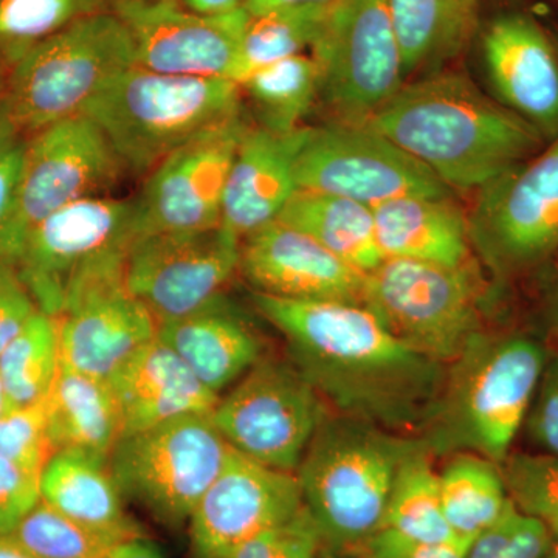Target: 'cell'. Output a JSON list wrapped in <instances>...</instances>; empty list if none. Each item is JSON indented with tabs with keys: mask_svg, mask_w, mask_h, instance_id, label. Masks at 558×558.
Wrapping results in <instances>:
<instances>
[{
	"mask_svg": "<svg viewBox=\"0 0 558 558\" xmlns=\"http://www.w3.org/2000/svg\"><path fill=\"white\" fill-rule=\"evenodd\" d=\"M253 303L288 340L295 366L340 416L422 435L447 366L403 343L362 304L255 292Z\"/></svg>",
	"mask_w": 558,
	"mask_h": 558,
	"instance_id": "obj_1",
	"label": "cell"
},
{
	"mask_svg": "<svg viewBox=\"0 0 558 558\" xmlns=\"http://www.w3.org/2000/svg\"><path fill=\"white\" fill-rule=\"evenodd\" d=\"M363 124L421 161L450 190H480L546 143L531 124L458 72L403 84Z\"/></svg>",
	"mask_w": 558,
	"mask_h": 558,
	"instance_id": "obj_2",
	"label": "cell"
},
{
	"mask_svg": "<svg viewBox=\"0 0 558 558\" xmlns=\"http://www.w3.org/2000/svg\"><path fill=\"white\" fill-rule=\"evenodd\" d=\"M425 449L421 436L359 418L323 421L295 473L325 550L355 556L381 531L400 468Z\"/></svg>",
	"mask_w": 558,
	"mask_h": 558,
	"instance_id": "obj_3",
	"label": "cell"
},
{
	"mask_svg": "<svg viewBox=\"0 0 558 558\" xmlns=\"http://www.w3.org/2000/svg\"><path fill=\"white\" fill-rule=\"evenodd\" d=\"M548 357V349L524 333H478L447 365L438 407L421 436L429 453L468 451L501 464L523 428Z\"/></svg>",
	"mask_w": 558,
	"mask_h": 558,
	"instance_id": "obj_4",
	"label": "cell"
},
{
	"mask_svg": "<svg viewBox=\"0 0 558 558\" xmlns=\"http://www.w3.org/2000/svg\"><path fill=\"white\" fill-rule=\"evenodd\" d=\"M124 171L148 175L202 132L242 113L241 84L157 73L134 65L109 81L86 110Z\"/></svg>",
	"mask_w": 558,
	"mask_h": 558,
	"instance_id": "obj_5",
	"label": "cell"
},
{
	"mask_svg": "<svg viewBox=\"0 0 558 558\" xmlns=\"http://www.w3.org/2000/svg\"><path fill=\"white\" fill-rule=\"evenodd\" d=\"M135 51L112 10L73 22L43 40L7 72L3 98L22 135L81 116L92 98L124 70Z\"/></svg>",
	"mask_w": 558,
	"mask_h": 558,
	"instance_id": "obj_6",
	"label": "cell"
},
{
	"mask_svg": "<svg viewBox=\"0 0 558 558\" xmlns=\"http://www.w3.org/2000/svg\"><path fill=\"white\" fill-rule=\"evenodd\" d=\"M484 295L473 258L461 266L385 258L366 274L363 306L403 343L447 366L483 332Z\"/></svg>",
	"mask_w": 558,
	"mask_h": 558,
	"instance_id": "obj_7",
	"label": "cell"
},
{
	"mask_svg": "<svg viewBox=\"0 0 558 558\" xmlns=\"http://www.w3.org/2000/svg\"><path fill=\"white\" fill-rule=\"evenodd\" d=\"M231 447L211 414H191L123 436L109 457L124 498L170 529L189 526Z\"/></svg>",
	"mask_w": 558,
	"mask_h": 558,
	"instance_id": "obj_8",
	"label": "cell"
},
{
	"mask_svg": "<svg viewBox=\"0 0 558 558\" xmlns=\"http://www.w3.org/2000/svg\"><path fill=\"white\" fill-rule=\"evenodd\" d=\"M138 234L137 197H86L35 227L14 266L38 310L60 318L72 289L92 275L124 263Z\"/></svg>",
	"mask_w": 558,
	"mask_h": 558,
	"instance_id": "obj_9",
	"label": "cell"
},
{
	"mask_svg": "<svg viewBox=\"0 0 558 558\" xmlns=\"http://www.w3.org/2000/svg\"><path fill=\"white\" fill-rule=\"evenodd\" d=\"M123 171L109 140L86 113L25 137L16 207L0 236V259L16 263L25 238L44 219L73 202L101 196Z\"/></svg>",
	"mask_w": 558,
	"mask_h": 558,
	"instance_id": "obj_10",
	"label": "cell"
},
{
	"mask_svg": "<svg viewBox=\"0 0 558 558\" xmlns=\"http://www.w3.org/2000/svg\"><path fill=\"white\" fill-rule=\"evenodd\" d=\"M472 245L499 277H519L558 255V138L478 190Z\"/></svg>",
	"mask_w": 558,
	"mask_h": 558,
	"instance_id": "obj_11",
	"label": "cell"
},
{
	"mask_svg": "<svg viewBox=\"0 0 558 558\" xmlns=\"http://www.w3.org/2000/svg\"><path fill=\"white\" fill-rule=\"evenodd\" d=\"M328 405L295 365L260 359L211 411L231 449L266 468L296 472Z\"/></svg>",
	"mask_w": 558,
	"mask_h": 558,
	"instance_id": "obj_12",
	"label": "cell"
},
{
	"mask_svg": "<svg viewBox=\"0 0 558 558\" xmlns=\"http://www.w3.org/2000/svg\"><path fill=\"white\" fill-rule=\"evenodd\" d=\"M300 191L348 197L374 208L405 196H451L427 167L366 124L310 128L295 167Z\"/></svg>",
	"mask_w": 558,
	"mask_h": 558,
	"instance_id": "obj_13",
	"label": "cell"
},
{
	"mask_svg": "<svg viewBox=\"0 0 558 558\" xmlns=\"http://www.w3.org/2000/svg\"><path fill=\"white\" fill-rule=\"evenodd\" d=\"M311 54L322 64V95L340 123H365L403 86L388 0H336Z\"/></svg>",
	"mask_w": 558,
	"mask_h": 558,
	"instance_id": "obj_14",
	"label": "cell"
},
{
	"mask_svg": "<svg viewBox=\"0 0 558 558\" xmlns=\"http://www.w3.org/2000/svg\"><path fill=\"white\" fill-rule=\"evenodd\" d=\"M134 44L135 65L157 73L222 78L242 84L248 78L242 53L250 13H199L180 0H109Z\"/></svg>",
	"mask_w": 558,
	"mask_h": 558,
	"instance_id": "obj_15",
	"label": "cell"
},
{
	"mask_svg": "<svg viewBox=\"0 0 558 558\" xmlns=\"http://www.w3.org/2000/svg\"><path fill=\"white\" fill-rule=\"evenodd\" d=\"M240 259L241 240L222 226L140 234L128 250L124 278L161 325L222 296Z\"/></svg>",
	"mask_w": 558,
	"mask_h": 558,
	"instance_id": "obj_16",
	"label": "cell"
},
{
	"mask_svg": "<svg viewBox=\"0 0 558 558\" xmlns=\"http://www.w3.org/2000/svg\"><path fill=\"white\" fill-rule=\"evenodd\" d=\"M248 130L240 113L202 132L161 160L146 175L137 196L140 234L220 226L231 165Z\"/></svg>",
	"mask_w": 558,
	"mask_h": 558,
	"instance_id": "obj_17",
	"label": "cell"
},
{
	"mask_svg": "<svg viewBox=\"0 0 558 558\" xmlns=\"http://www.w3.org/2000/svg\"><path fill=\"white\" fill-rule=\"evenodd\" d=\"M304 509L299 476L231 449L189 521L194 558H229L248 539Z\"/></svg>",
	"mask_w": 558,
	"mask_h": 558,
	"instance_id": "obj_18",
	"label": "cell"
},
{
	"mask_svg": "<svg viewBox=\"0 0 558 558\" xmlns=\"http://www.w3.org/2000/svg\"><path fill=\"white\" fill-rule=\"evenodd\" d=\"M124 264L87 278L70 292L57 318L61 365L109 379L159 337V322L128 289Z\"/></svg>",
	"mask_w": 558,
	"mask_h": 558,
	"instance_id": "obj_19",
	"label": "cell"
},
{
	"mask_svg": "<svg viewBox=\"0 0 558 558\" xmlns=\"http://www.w3.org/2000/svg\"><path fill=\"white\" fill-rule=\"evenodd\" d=\"M240 271L264 295L365 303V271L349 266L310 234L279 220L241 241Z\"/></svg>",
	"mask_w": 558,
	"mask_h": 558,
	"instance_id": "obj_20",
	"label": "cell"
},
{
	"mask_svg": "<svg viewBox=\"0 0 558 558\" xmlns=\"http://www.w3.org/2000/svg\"><path fill=\"white\" fill-rule=\"evenodd\" d=\"M483 53L498 101L546 143L558 138V51L546 32L524 14H505L484 33Z\"/></svg>",
	"mask_w": 558,
	"mask_h": 558,
	"instance_id": "obj_21",
	"label": "cell"
},
{
	"mask_svg": "<svg viewBox=\"0 0 558 558\" xmlns=\"http://www.w3.org/2000/svg\"><path fill=\"white\" fill-rule=\"evenodd\" d=\"M310 128L274 134L252 128L241 140L223 194L220 226L244 240L278 220L299 191L296 157Z\"/></svg>",
	"mask_w": 558,
	"mask_h": 558,
	"instance_id": "obj_22",
	"label": "cell"
},
{
	"mask_svg": "<svg viewBox=\"0 0 558 558\" xmlns=\"http://www.w3.org/2000/svg\"><path fill=\"white\" fill-rule=\"evenodd\" d=\"M108 381L119 403L123 436L191 414H211L220 398L159 337L138 349Z\"/></svg>",
	"mask_w": 558,
	"mask_h": 558,
	"instance_id": "obj_23",
	"label": "cell"
},
{
	"mask_svg": "<svg viewBox=\"0 0 558 558\" xmlns=\"http://www.w3.org/2000/svg\"><path fill=\"white\" fill-rule=\"evenodd\" d=\"M159 340L215 395L260 360V341L226 295L185 317L161 323Z\"/></svg>",
	"mask_w": 558,
	"mask_h": 558,
	"instance_id": "obj_24",
	"label": "cell"
},
{
	"mask_svg": "<svg viewBox=\"0 0 558 558\" xmlns=\"http://www.w3.org/2000/svg\"><path fill=\"white\" fill-rule=\"evenodd\" d=\"M40 492L44 502L110 545L145 535L124 509L109 459L54 451L40 473Z\"/></svg>",
	"mask_w": 558,
	"mask_h": 558,
	"instance_id": "obj_25",
	"label": "cell"
},
{
	"mask_svg": "<svg viewBox=\"0 0 558 558\" xmlns=\"http://www.w3.org/2000/svg\"><path fill=\"white\" fill-rule=\"evenodd\" d=\"M385 258L461 266L472 259L469 218L451 196H405L373 208Z\"/></svg>",
	"mask_w": 558,
	"mask_h": 558,
	"instance_id": "obj_26",
	"label": "cell"
},
{
	"mask_svg": "<svg viewBox=\"0 0 558 558\" xmlns=\"http://www.w3.org/2000/svg\"><path fill=\"white\" fill-rule=\"evenodd\" d=\"M51 446L109 459L123 438L119 403L108 379L61 365L46 399Z\"/></svg>",
	"mask_w": 558,
	"mask_h": 558,
	"instance_id": "obj_27",
	"label": "cell"
},
{
	"mask_svg": "<svg viewBox=\"0 0 558 558\" xmlns=\"http://www.w3.org/2000/svg\"><path fill=\"white\" fill-rule=\"evenodd\" d=\"M403 76L458 57L478 31V0H388Z\"/></svg>",
	"mask_w": 558,
	"mask_h": 558,
	"instance_id": "obj_28",
	"label": "cell"
},
{
	"mask_svg": "<svg viewBox=\"0 0 558 558\" xmlns=\"http://www.w3.org/2000/svg\"><path fill=\"white\" fill-rule=\"evenodd\" d=\"M278 220L310 234L337 258L365 274L384 260L373 208L357 201L299 190Z\"/></svg>",
	"mask_w": 558,
	"mask_h": 558,
	"instance_id": "obj_29",
	"label": "cell"
},
{
	"mask_svg": "<svg viewBox=\"0 0 558 558\" xmlns=\"http://www.w3.org/2000/svg\"><path fill=\"white\" fill-rule=\"evenodd\" d=\"M439 473L444 515L454 537L473 542L513 508L497 462L454 453Z\"/></svg>",
	"mask_w": 558,
	"mask_h": 558,
	"instance_id": "obj_30",
	"label": "cell"
},
{
	"mask_svg": "<svg viewBox=\"0 0 558 558\" xmlns=\"http://www.w3.org/2000/svg\"><path fill=\"white\" fill-rule=\"evenodd\" d=\"M322 87L323 68L311 53L264 65L241 84L258 128L274 134L301 130Z\"/></svg>",
	"mask_w": 558,
	"mask_h": 558,
	"instance_id": "obj_31",
	"label": "cell"
},
{
	"mask_svg": "<svg viewBox=\"0 0 558 558\" xmlns=\"http://www.w3.org/2000/svg\"><path fill=\"white\" fill-rule=\"evenodd\" d=\"M60 369V325L38 311L0 351V377L10 409L46 399Z\"/></svg>",
	"mask_w": 558,
	"mask_h": 558,
	"instance_id": "obj_32",
	"label": "cell"
},
{
	"mask_svg": "<svg viewBox=\"0 0 558 558\" xmlns=\"http://www.w3.org/2000/svg\"><path fill=\"white\" fill-rule=\"evenodd\" d=\"M428 449L417 451L400 468L389 495L384 527L424 543L459 539L447 523L440 499L439 473Z\"/></svg>",
	"mask_w": 558,
	"mask_h": 558,
	"instance_id": "obj_33",
	"label": "cell"
},
{
	"mask_svg": "<svg viewBox=\"0 0 558 558\" xmlns=\"http://www.w3.org/2000/svg\"><path fill=\"white\" fill-rule=\"evenodd\" d=\"M333 3H299L250 14L242 40L248 76L271 62L312 51L328 27Z\"/></svg>",
	"mask_w": 558,
	"mask_h": 558,
	"instance_id": "obj_34",
	"label": "cell"
},
{
	"mask_svg": "<svg viewBox=\"0 0 558 558\" xmlns=\"http://www.w3.org/2000/svg\"><path fill=\"white\" fill-rule=\"evenodd\" d=\"M109 10V0H0V65L9 72L43 40Z\"/></svg>",
	"mask_w": 558,
	"mask_h": 558,
	"instance_id": "obj_35",
	"label": "cell"
},
{
	"mask_svg": "<svg viewBox=\"0 0 558 558\" xmlns=\"http://www.w3.org/2000/svg\"><path fill=\"white\" fill-rule=\"evenodd\" d=\"M9 537L35 558H105L113 546L44 501Z\"/></svg>",
	"mask_w": 558,
	"mask_h": 558,
	"instance_id": "obj_36",
	"label": "cell"
},
{
	"mask_svg": "<svg viewBox=\"0 0 558 558\" xmlns=\"http://www.w3.org/2000/svg\"><path fill=\"white\" fill-rule=\"evenodd\" d=\"M499 469L513 506L558 534V457L510 453Z\"/></svg>",
	"mask_w": 558,
	"mask_h": 558,
	"instance_id": "obj_37",
	"label": "cell"
},
{
	"mask_svg": "<svg viewBox=\"0 0 558 558\" xmlns=\"http://www.w3.org/2000/svg\"><path fill=\"white\" fill-rule=\"evenodd\" d=\"M46 399L32 405L11 407L0 416V458L43 472L54 453Z\"/></svg>",
	"mask_w": 558,
	"mask_h": 558,
	"instance_id": "obj_38",
	"label": "cell"
},
{
	"mask_svg": "<svg viewBox=\"0 0 558 558\" xmlns=\"http://www.w3.org/2000/svg\"><path fill=\"white\" fill-rule=\"evenodd\" d=\"M549 529L513 506L495 526L470 543L465 558H545Z\"/></svg>",
	"mask_w": 558,
	"mask_h": 558,
	"instance_id": "obj_39",
	"label": "cell"
},
{
	"mask_svg": "<svg viewBox=\"0 0 558 558\" xmlns=\"http://www.w3.org/2000/svg\"><path fill=\"white\" fill-rule=\"evenodd\" d=\"M325 546L306 508L295 519L256 535L229 558H323Z\"/></svg>",
	"mask_w": 558,
	"mask_h": 558,
	"instance_id": "obj_40",
	"label": "cell"
},
{
	"mask_svg": "<svg viewBox=\"0 0 558 558\" xmlns=\"http://www.w3.org/2000/svg\"><path fill=\"white\" fill-rule=\"evenodd\" d=\"M523 427L537 453L558 457V352H549Z\"/></svg>",
	"mask_w": 558,
	"mask_h": 558,
	"instance_id": "obj_41",
	"label": "cell"
},
{
	"mask_svg": "<svg viewBox=\"0 0 558 558\" xmlns=\"http://www.w3.org/2000/svg\"><path fill=\"white\" fill-rule=\"evenodd\" d=\"M40 473L0 458V537H9L43 501Z\"/></svg>",
	"mask_w": 558,
	"mask_h": 558,
	"instance_id": "obj_42",
	"label": "cell"
},
{
	"mask_svg": "<svg viewBox=\"0 0 558 558\" xmlns=\"http://www.w3.org/2000/svg\"><path fill=\"white\" fill-rule=\"evenodd\" d=\"M470 543L453 539L447 543H424L381 529L355 554L360 558H465Z\"/></svg>",
	"mask_w": 558,
	"mask_h": 558,
	"instance_id": "obj_43",
	"label": "cell"
},
{
	"mask_svg": "<svg viewBox=\"0 0 558 558\" xmlns=\"http://www.w3.org/2000/svg\"><path fill=\"white\" fill-rule=\"evenodd\" d=\"M38 311L16 266L10 260L0 259V351Z\"/></svg>",
	"mask_w": 558,
	"mask_h": 558,
	"instance_id": "obj_44",
	"label": "cell"
},
{
	"mask_svg": "<svg viewBox=\"0 0 558 558\" xmlns=\"http://www.w3.org/2000/svg\"><path fill=\"white\" fill-rule=\"evenodd\" d=\"M24 148L25 137L0 160V236L9 226L16 207Z\"/></svg>",
	"mask_w": 558,
	"mask_h": 558,
	"instance_id": "obj_45",
	"label": "cell"
},
{
	"mask_svg": "<svg viewBox=\"0 0 558 558\" xmlns=\"http://www.w3.org/2000/svg\"><path fill=\"white\" fill-rule=\"evenodd\" d=\"M105 558H167L163 550L146 535L124 539L108 550Z\"/></svg>",
	"mask_w": 558,
	"mask_h": 558,
	"instance_id": "obj_46",
	"label": "cell"
},
{
	"mask_svg": "<svg viewBox=\"0 0 558 558\" xmlns=\"http://www.w3.org/2000/svg\"><path fill=\"white\" fill-rule=\"evenodd\" d=\"M24 138L16 121L11 116L9 102L0 97V160Z\"/></svg>",
	"mask_w": 558,
	"mask_h": 558,
	"instance_id": "obj_47",
	"label": "cell"
},
{
	"mask_svg": "<svg viewBox=\"0 0 558 558\" xmlns=\"http://www.w3.org/2000/svg\"><path fill=\"white\" fill-rule=\"evenodd\" d=\"M543 326L558 352V281L554 288L549 289L543 301Z\"/></svg>",
	"mask_w": 558,
	"mask_h": 558,
	"instance_id": "obj_48",
	"label": "cell"
},
{
	"mask_svg": "<svg viewBox=\"0 0 558 558\" xmlns=\"http://www.w3.org/2000/svg\"><path fill=\"white\" fill-rule=\"evenodd\" d=\"M180 2L199 13L219 14L241 9L245 0H180Z\"/></svg>",
	"mask_w": 558,
	"mask_h": 558,
	"instance_id": "obj_49",
	"label": "cell"
},
{
	"mask_svg": "<svg viewBox=\"0 0 558 558\" xmlns=\"http://www.w3.org/2000/svg\"><path fill=\"white\" fill-rule=\"evenodd\" d=\"M332 0H245L244 9L250 14L263 13V11L278 9V7L299 5V3H326Z\"/></svg>",
	"mask_w": 558,
	"mask_h": 558,
	"instance_id": "obj_50",
	"label": "cell"
},
{
	"mask_svg": "<svg viewBox=\"0 0 558 558\" xmlns=\"http://www.w3.org/2000/svg\"><path fill=\"white\" fill-rule=\"evenodd\" d=\"M0 558H35L11 537H0Z\"/></svg>",
	"mask_w": 558,
	"mask_h": 558,
	"instance_id": "obj_51",
	"label": "cell"
},
{
	"mask_svg": "<svg viewBox=\"0 0 558 558\" xmlns=\"http://www.w3.org/2000/svg\"><path fill=\"white\" fill-rule=\"evenodd\" d=\"M10 409L9 398H7L5 388H3L2 377H0V416Z\"/></svg>",
	"mask_w": 558,
	"mask_h": 558,
	"instance_id": "obj_52",
	"label": "cell"
},
{
	"mask_svg": "<svg viewBox=\"0 0 558 558\" xmlns=\"http://www.w3.org/2000/svg\"><path fill=\"white\" fill-rule=\"evenodd\" d=\"M550 535H553V538H550V545L545 558H558V534Z\"/></svg>",
	"mask_w": 558,
	"mask_h": 558,
	"instance_id": "obj_53",
	"label": "cell"
},
{
	"mask_svg": "<svg viewBox=\"0 0 558 558\" xmlns=\"http://www.w3.org/2000/svg\"><path fill=\"white\" fill-rule=\"evenodd\" d=\"M5 81H7V70L0 65V97L3 95V90H5Z\"/></svg>",
	"mask_w": 558,
	"mask_h": 558,
	"instance_id": "obj_54",
	"label": "cell"
},
{
	"mask_svg": "<svg viewBox=\"0 0 558 558\" xmlns=\"http://www.w3.org/2000/svg\"><path fill=\"white\" fill-rule=\"evenodd\" d=\"M323 558H360V557L344 556V554H333V553H328V550H325V554H323Z\"/></svg>",
	"mask_w": 558,
	"mask_h": 558,
	"instance_id": "obj_55",
	"label": "cell"
},
{
	"mask_svg": "<svg viewBox=\"0 0 558 558\" xmlns=\"http://www.w3.org/2000/svg\"><path fill=\"white\" fill-rule=\"evenodd\" d=\"M557 258V279H558V255L556 256Z\"/></svg>",
	"mask_w": 558,
	"mask_h": 558,
	"instance_id": "obj_56",
	"label": "cell"
}]
</instances>
